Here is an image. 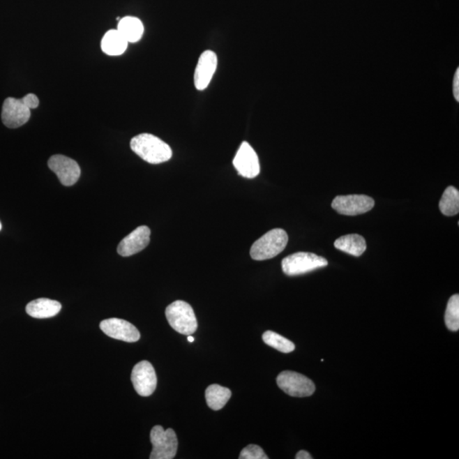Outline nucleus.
Masks as SVG:
<instances>
[{"label":"nucleus","instance_id":"nucleus-12","mask_svg":"<svg viewBox=\"0 0 459 459\" xmlns=\"http://www.w3.org/2000/svg\"><path fill=\"white\" fill-rule=\"evenodd\" d=\"M31 116V109L23 103L22 99L9 97L2 107V122L8 128H17L24 126Z\"/></svg>","mask_w":459,"mask_h":459},{"label":"nucleus","instance_id":"nucleus-5","mask_svg":"<svg viewBox=\"0 0 459 459\" xmlns=\"http://www.w3.org/2000/svg\"><path fill=\"white\" fill-rule=\"evenodd\" d=\"M150 439L153 444L151 459H172L176 457L178 439L172 429L165 430L160 426H154L151 430Z\"/></svg>","mask_w":459,"mask_h":459},{"label":"nucleus","instance_id":"nucleus-26","mask_svg":"<svg viewBox=\"0 0 459 459\" xmlns=\"http://www.w3.org/2000/svg\"><path fill=\"white\" fill-rule=\"evenodd\" d=\"M296 459H313V456L305 450L299 451V452L295 456Z\"/></svg>","mask_w":459,"mask_h":459},{"label":"nucleus","instance_id":"nucleus-6","mask_svg":"<svg viewBox=\"0 0 459 459\" xmlns=\"http://www.w3.org/2000/svg\"><path fill=\"white\" fill-rule=\"evenodd\" d=\"M277 384L286 394L294 398H306L314 394L316 386L306 376L293 371H284L278 376Z\"/></svg>","mask_w":459,"mask_h":459},{"label":"nucleus","instance_id":"nucleus-21","mask_svg":"<svg viewBox=\"0 0 459 459\" xmlns=\"http://www.w3.org/2000/svg\"><path fill=\"white\" fill-rule=\"evenodd\" d=\"M262 338L264 343L271 346L272 348L278 349L280 352L290 353L294 351L295 345L293 342L280 336L279 333L272 331H266V333H264Z\"/></svg>","mask_w":459,"mask_h":459},{"label":"nucleus","instance_id":"nucleus-11","mask_svg":"<svg viewBox=\"0 0 459 459\" xmlns=\"http://www.w3.org/2000/svg\"><path fill=\"white\" fill-rule=\"evenodd\" d=\"M100 329L107 336L115 340L133 343L141 338V333L133 324L123 319L109 318L103 320L100 324Z\"/></svg>","mask_w":459,"mask_h":459},{"label":"nucleus","instance_id":"nucleus-24","mask_svg":"<svg viewBox=\"0 0 459 459\" xmlns=\"http://www.w3.org/2000/svg\"><path fill=\"white\" fill-rule=\"evenodd\" d=\"M22 100L23 103H24L29 109L37 108L38 105H40V100H38L37 96H35L34 94L27 95L23 97Z\"/></svg>","mask_w":459,"mask_h":459},{"label":"nucleus","instance_id":"nucleus-17","mask_svg":"<svg viewBox=\"0 0 459 459\" xmlns=\"http://www.w3.org/2000/svg\"><path fill=\"white\" fill-rule=\"evenodd\" d=\"M128 44V41L118 29L109 30L103 38L102 49L108 56H120L126 52Z\"/></svg>","mask_w":459,"mask_h":459},{"label":"nucleus","instance_id":"nucleus-27","mask_svg":"<svg viewBox=\"0 0 459 459\" xmlns=\"http://www.w3.org/2000/svg\"><path fill=\"white\" fill-rule=\"evenodd\" d=\"M188 340L190 342V343H193V342L194 341V338L192 336H188Z\"/></svg>","mask_w":459,"mask_h":459},{"label":"nucleus","instance_id":"nucleus-4","mask_svg":"<svg viewBox=\"0 0 459 459\" xmlns=\"http://www.w3.org/2000/svg\"><path fill=\"white\" fill-rule=\"evenodd\" d=\"M329 262L324 257L313 253L298 252L283 259L282 268L284 274L294 277L328 266Z\"/></svg>","mask_w":459,"mask_h":459},{"label":"nucleus","instance_id":"nucleus-8","mask_svg":"<svg viewBox=\"0 0 459 459\" xmlns=\"http://www.w3.org/2000/svg\"><path fill=\"white\" fill-rule=\"evenodd\" d=\"M131 380L135 391L142 396L153 395L157 388V375L153 365L147 361H140L135 366Z\"/></svg>","mask_w":459,"mask_h":459},{"label":"nucleus","instance_id":"nucleus-16","mask_svg":"<svg viewBox=\"0 0 459 459\" xmlns=\"http://www.w3.org/2000/svg\"><path fill=\"white\" fill-rule=\"evenodd\" d=\"M334 247L349 255L359 257L367 250V243L361 235L349 234L338 239L334 243Z\"/></svg>","mask_w":459,"mask_h":459},{"label":"nucleus","instance_id":"nucleus-13","mask_svg":"<svg viewBox=\"0 0 459 459\" xmlns=\"http://www.w3.org/2000/svg\"><path fill=\"white\" fill-rule=\"evenodd\" d=\"M151 230L146 225H142L134 230L119 243L118 253L123 257L137 254L149 246Z\"/></svg>","mask_w":459,"mask_h":459},{"label":"nucleus","instance_id":"nucleus-23","mask_svg":"<svg viewBox=\"0 0 459 459\" xmlns=\"http://www.w3.org/2000/svg\"><path fill=\"white\" fill-rule=\"evenodd\" d=\"M240 459H268L262 447L258 445H248L240 453Z\"/></svg>","mask_w":459,"mask_h":459},{"label":"nucleus","instance_id":"nucleus-19","mask_svg":"<svg viewBox=\"0 0 459 459\" xmlns=\"http://www.w3.org/2000/svg\"><path fill=\"white\" fill-rule=\"evenodd\" d=\"M232 396V391L228 388L219 384H211L206 389L205 398L208 406L211 409L220 410L228 402Z\"/></svg>","mask_w":459,"mask_h":459},{"label":"nucleus","instance_id":"nucleus-18","mask_svg":"<svg viewBox=\"0 0 459 459\" xmlns=\"http://www.w3.org/2000/svg\"><path fill=\"white\" fill-rule=\"evenodd\" d=\"M118 30L128 43H136L142 37L144 26L140 19L126 17L119 20Z\"/></svg>","mask_w":459,"mask_h":459},{"label":"nucleus","instance_id":"nucleus-22","mask_svg":"<svg viewBox=\"0 0 459 459\" xmlns=\"http://www.w3.org/2000/svg\"><path fill=\"white\" fill-rule=\"evenodd\" d=\"M445 324L446 328L453 332L459 329V295L454 294L447 303L445 313Z\"/></svg>","mask_w":459,"mask_h":459},{"label":"nucleus","instance_id":"nucleus-28","mask_svg":"<svg viewBox=\"0 0 459 459\" xmlns=\"http://www.w3.org/2000/svg\"><path fill=\"white\" fill-rule=\"evenodd\" d=\"M1 229H2V224H1V221H0V231H1Z\"/></svg>","mask_w":459,"mask_h":459},{"label":"nucleus","instance_id":"nucleus-7","mask_svg":"<svg viewBox=\"0 0 459 459\" xmlns=\"http://www.w3.org/2000/svg\"><path fill=\"white\" fill-rule=\"evenodd\" d=\"M375 202L366 195L337 196L332 202V208L338 213L347 216H356L370 211Z\"/></svg>","mask_w":459,"mask_h":459},{"label":"nucleus","instance_id":"nucleus-9","mask_svg":"<svg viewBox=\"0 0 459 459\" xmlns=\"http://www.w3.org/2000/svg\"><path fill=\"white\" fill-rule=\"evenodd\" d=\"M48 166L65 186H73L79 181L80 167L72 158L63 155H54L49 159Z\"/></svg>","mask_w":459,"mask_h":459},{"label":"nucleus","instance_id":"nucleus-25","mask_svg":"<svg viewBox=\"0 0 459 459\" xmlns=\"http://www.w3.org/2000/svg\"><path fill=\"white\" fill-rule=\"evenodd\" d=\"M453 93L455 99L457 102L459 100V70H457L456 73H455L454 82H453Z\"/></svg>","mask_w":459,"mask_h":459},{"label":"nucleus","instance_id":"nucleus-2","mask_svg":"<svg viewBox=\"0 0 459 459\" xmlns=\"http://www.w3.org/2000/svg\"><path fill=\"white\" fill-rule=\"evenodd\" d=\"M289 236L283 229L271 230L252 245L250 255L255 260H266L274 258L286 248Z\"/></svg>","mask_w":459,"mask_h":459},{"label":"nucleus","instance_id":"nucleus-15","mask_svg":"<svg viewBox=\"0 0 459 459\" xmlns=\"http://www.w3.org/2000/svg\"><path fill=\"white\" fill-rule=\"evenodd\" d=\"M61 310L60 302L45 298L35 299L29 303L26 307L27 313L30 317L38 319L53 317L57 316Z\"/></svg>","mask_w":459,"mask_h":459},{"label":"nucleus","instance_id":"nucleus-10","mask_svg":"<svg viewBox=\"0 0 459 459\" xmlns=\"http://www.w3.org/2000/svg\"><path fill=\"white\" fill-rule=\"evenodd\" d=\"M233 165L241 176L254 179L259 176L260 166L258 155L246 142L241 144L239 151L233 159Z\"/></svg>","mask_w":459,"mask_h":459},{"label":"nucleus","instance_id":"nucleus-20","mask_svg":"<svg viewBox=\"0 0 459 459\" xmlns=\"http://www.w3.org/2000/svg\"><path fill=\"white\" fill-rule=\"evenodd\" d=\"M439 210L446 216H453L459 212V192L454 186L445 190L439 204Z\"/></svg>","mask_w":459,"mask_h":459},{"label":"nucleus","instance_id":"nucleus-14","mask_svg":"<svg viewBox=\"0 0 459 459\" xmlns=\"http://www.w3.org/2000/svg\"><path fill=\"white\" fill-rule=\"evenodd\" d=\"M218 58L212 50H206L198 59L195 73H194V84L198 91H204L209 86L216 71Z\"/></svg>","mask_w":459,"mask_h":459},{"label":"nucleus","instance_id":"nucleus-1","mask_svg":"<svg viewBox=\"0 0 459 459\" xmlns=\"http://www.w3.org/2000/svg\"><path fill=\"white\" fill-rule=\"evenodd\" d=\"M131 150L144 161L158 165L169 161L172 158V150L168 144L151 134H141L135 136L130 142Z\"/></svg>","mask_w":459,"mask_h":459},{"label":"nucleus","instance_id":"nucleus-3","mask_svg":"<svg viewBox=\"0 0 459 459\" xmlns=\"http://www.w3.org/2000/svg\"><path fill=\"white\" fill-rule=\"evenodd\" d=\"M167 320L172 329L184 336H192L197 329L196 315L188 303L177 301L167 307Z\"/></svg>","mask_w":459,"mask_h":459}]
</instances>
